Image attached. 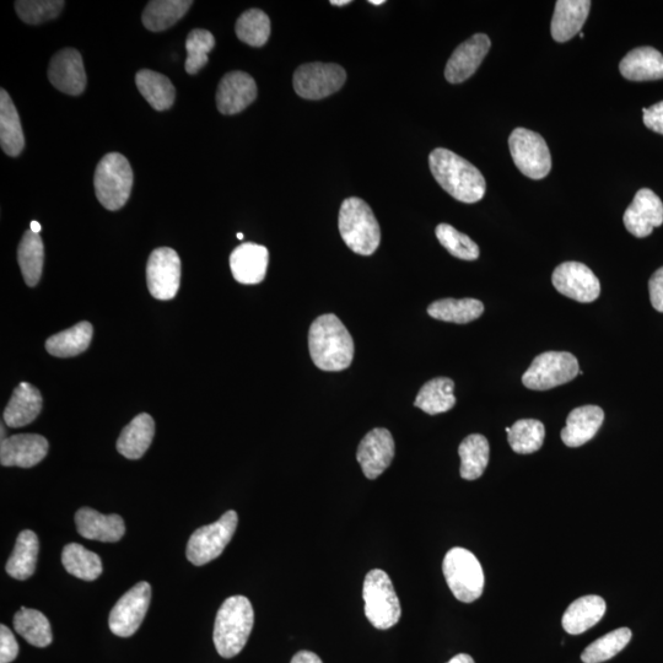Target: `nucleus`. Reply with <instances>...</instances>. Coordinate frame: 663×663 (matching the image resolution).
Returning a JSON list of instances; mask_svg holds the SVG:
<instances>
[{
    "instance_id": "obj_1",
    "label": "nucleus",
    "mask_w": 663,
    "mask_h": 663,
    "mask_svg": "<svg viewBox=\"0 0 663 663\" xmlns=\"http://www.w3.org/2000/svg\"><path fill=\"white\" fill-rule=\"evenodd\" d=\"M431 174L456 201L473 204L482 201L487 182L476 166L449 149L438 148L429 155Z\"/></svg>"
},
{
    "instance_id": "obj_2",
    "label": "nucleus",
    "mask_w": 663,
    "mask_h": 663,
    "mask_svg": "<svg viewBox=\"0 0 663 663\" xmlns=\"http://www.w3.org/2000/svg\"><path fill=\"white\" fill-rule=\"evenodd\" d=\"M312 361L323 371H343L354 358V342L347 327L336 315L317 317L309 331Z\"/></svg>"
},
{
    "instance_id": "obj_3",
    "label": "nucleus",
    "mask_w": 663,
    "mask_h": 663,
    "mask_svg": "<svg viewBox=\"0 0 663 663\" xmlns=\"http://www.w3.org/2000/svg\"><path fill=\"white\" fill-rule=\"evenodd\" d=\"M255 623L249 598L229 597L221 605L214 624V645L224 659H233L244 650Z\"/></svg>"
},
{
    "instance_id": "obj_4",
    "label": "nucleus",
    "mask_w": 663,
    "mask_h": 663,
    "mask_svg": "<svg viewBox=\"0 0 663 663\" xmlns=\"http://www.w3.org/2000/svg\"><path fill=\"white\" fill-rule=\"evenodd\" d=\"M338 228L343 241L357 255L371 256L379 249V221L363 199L352 197L343 202L339 210Z\"/></svg>"
},
{
    "instance_id": "obj_5",
    "label": "nucleus",
    "mask_w": 663,
    "mask_h": 663,
    "mask_svg": "<svg viewBox=\"0 0 663 663\" xmlns=\"http://www.w3.org/2000/svg\"><path fill=\"white\" fill-rule=\"evenodd\" d=\"M133 170L126 156L110 153L96 167L94 186L101 206L116 212L126 206L133 187Z\"/></svg>"
},
{
    "instance_id": "obj_6",
    "label": "nucleus",
    "mask_w": 663,
    "mask_h": 663,
    "mask_svg": "<svg viewBox=\"0 0 663 663\" xmlns=\"http://www.w3.org/2000/svg\"><path fill=\"white\" fill-rule=\"evenodd\" d=\"M365 616L376 629L386 630L400 622L402 609L390 576L381 569L371 570L364 580Z\"/></svg>"
},
{
    "instance_id": "obj_7",
    "label": "nucleus",
    "mask_w": 663,
    "mask_h": 663,
    "mask_svg": "<svg viewBox=\"0 0 663 663\" xmlns=\"http://www.w3.org/2000/svg\"><path fill=\"white\" fill-rule=\"evenodd\" d=\"M442 571L458 601L472 603L483 595L484 573L476 555L465 548H452L445 555Z\"/></svg>"
},
{
    "instance_id": "obj_8",
    "label": "nucleus",
    "mask_w": 663,
    "mask_h": 663,
    "mask_svg": "<svg viewBox=\"0 0 663 663\" xmlns=\"http://www.w3.org/2000/svg\"><path fill=\"white\" fill-rule=\"evenodd\" d=\"M237 524L239 516L230 510L214 524L198 528L188 541L187 559L197 567L213 562L233 539Z\"/></svg>"
},
{
    "instance_id": "obj_9",
    "label": "nucleus",
    "mask_w": 663,
    "mask_h": 663,
    "mask_svg": "<svg viewBox=\"0 0 663 663\" xmlns=\"http://www.w3.org/2000/svg\"><path fill=\"white\" fill-rule=\"evenodd\" d=\"M580 373L579 361L567 352H547L533 360L522 384L533 391H547L568 384Z\"/></svg>"
},
{
    "instance_id": "obj_10",
    "label": "nucleus",
    "mask_w": 663,
    "mask_h": 663,
    "mask_svg": "<svg viewBox=\"0 0 663 663\" xmlns=\"http://www.w3.org/2000/svg\"><path fill=\"white\" fill-rule=\"evenodd\" d=\"M509 148L517 169L528 179L542 180L551 172V152L541 134L516 128L510 134Z\"/></svg>"
},
{
    "instance_id": "obj_11",
    "label": "nucleus",
    "mask_w": 663,
    "mask_h": 663,
    "mask_svg": "<svg viewBox=\"0 0 663 663\" xmlns=\"http://www.w3.org/2000/svg\"><path fill=\"white\" fill-rule=\"evenodd\" d=\"M347 72L336 63H306L295 70V93L306 100H322L346 84Z\"/></svg>"
},
{
    "instance_id": "obj_12",
    "label": "nucleus",
    "mask_w": 663,
    "mask_h": 663,
    "mask_svg": "<svg viewBox=\"0 0 663 663\" xmlns=\"http://www.w3.org/2000/svg\"><path fill=\"white\" fill-rule=\"evenodd\" d=\"M152 600V586L142 581L123 595L110 613L111 632L120 638H129L142 625Z\"/></svg>"
},
{
    "instance_id": "obj_13",
    "label": "nucleus",
    "mask_w": 663,
    "mask_h": 663,
    "mask_svg": "<svg viewBox=\"0 0 663 663\" xmlns=\"http://www.w3.org/2000/svg\"><path fill=\"white\" fill-rule=\"evenodd\" d=\"M181 283V260L177 252L167 247L156 249L147 264V284L150 294L158 300L174 299Z\"/></svg>"
},
{
    "instance_id": "obj_14",
    "label": "nucleus",
    "mask_w": 663,
    "mask_h": 663,
    "mask_svg": "<svg viewBox=\"0 0 663 663\" xmlns=\"http://www.w3.org/2000/svg\"><path fill=\"white\" fill-rule=\"evenodd\" d=\"M552 282L560 294L582 304L594 303L601 294L600 280L580 262H564L553 272Z\"/></svg>"
},
{
    "instance_id": "obj_15",
    "label": "nucleus",
    "mask_w": 663,
    "mask_h": 663,
    "mask_svg": "<svg viewBox=\"0 0 663 663\" xmlns=\"http://www.w3.org/2000/svg\"><path fill=\"white\" fill-rule=\"evenodd\" d=\"M395 440L387 429L369 431L360 441L357 460L365 477L376 479L391 466L395 457Z\"/></svg>"
},
{
    "instance_id": "obj_16",
    "label": "nucleus",
    "mask_w": 663,
    "mask_h": 663,
    "mask_svg": "<svg viewBox=\"0 0 663 663\" xmlns=\"http://www.w3.org/2000/svg\"><path fill=\"white\" fill-rule=\"evenodd\" d=\"M625 228L630 234L644 239L663 224V203L655 192L643 188L636 192L632 204L625 210Z\"/></svg>"
},
{
    "instance_id": "obj_17",
    "label": "nucleus",
    "mask_w": 663,
    "mask_h": 663,
    "mask_svg": "<svg viewBox=\"0 0 663 663\" xmlns=\"http://www.w3.org/2000/svg\"><path fill=\"white\" fill-rule=\"evenodd\" d=\"M492 47V41L485 34H476L461 43L452 53L445 68V78L451 84H461L470 79Z\"/></svg>"
},
{
    "instance_id": "obj_18",
    "label": "nucleus",
    "mask_w": 663,
    "mask_h": 663,
    "mask_svg": "<svg viewBox=\"0 0 663 663\" xmlns=\"http://www.w3.org/2000/svg\"><path fill=\"white\" fill-rule=\"evenodd\" d=\"M48 79L64 94L79 96L86 88V73L82 55L74 48H64L52 57Z\"/></svg>"
},
{
    "instance_id": "obj_19",
    "label": "nucleus",
    "mask_w": 663,
    "mask_h": 663,
    "mask_svg": "<svg viewBox=\"0 0 663 663\" xmlns=\"http://www.w3.org/2000/svg\"><path fill=\"white\" fill-rule=\"evenodd\" d=\"M257 97L255 79L245 72H230L220 80L217 106L223 115H237L249 107Z\"/></svg>"
},
{
    "instance_id": "obj_20",
    "label": "nucleus",
    "mask_w": 663,
    "mask_h": 663,
    "mask_svg": "<svg viewBox=\"0 0 663 663\" xmlns=\"http://www.w3.org/2000/svg\"><path fill=\"white\" fill-rule=\"evenodd\" d=\"M48 441L41 435L20 434L2 440L0 463L4 467L31 468L47 456Z\"/></svg>"
},
{
    "instance_id": "obj_21",
    "label": "nucleus",
    "mask_w": 663,
    "mask_h": 663,
    "mask_svg": "<svg viewBox=\"0 0 663 663\" xmlns=\"http://www.w3.org/2000/svg\"><path fill=\"white\" fill-rule=\"evenodd\" d=\"M269 252L262 245L246 242L231 252L230 268L236 282L255 285L266 278Z\"/></svg>"
},
{
    "instance_id": "obj_22",
    "label": "nucleus",
    "mask_w": 663,
    "mask_h": 663,
    "mask_svg": "<svg viewBox=\"0 0 663 663\" xmlns=\"http://www.w3.org/2000/svg\"><path fill=\"white\" fill-rule=\"evenodd\" d=\"M79 535L106 543L118 542L125 536L126 526L120 515H104L90 508H82L75 514Z\"/></svg>"
},
{
    "instance_id": "obj_23",
    "label": "nucleus",
    "mask_w": 663,
    "mask_h": 663,
    "mask_svg": "<svg viewBox=\"0 0 663 663\" xmlns=\"http://www.w3.org/2000/svg\"><path fill=\"white\" fill-rule=\"evenodd\" d=\"M591 4L590 0H558L551 25L553 40L564 43L580 34L589 18Z\"/></svg>"
},
{
    "instance_id": "obj_24",
    "label": "nucleus",
    "mask_w": 663,
    "mask_h": 663,
    "mask_svg": "<svg viewBox=\"0 0 663 663\" xmlns=\"http://www.w3.org/2000/svg\"><path fill=\"white\" fill-rule=\"evenodd\" d=\"M43 400L39 390L28 382H21L15 388L12 398L5 407L4 422L10 428H21L29 425L39 417Z\"/></svg>"
},
{
    "instance_id": "obj_25",
    "label": "nucleus",
    "mask_w": 663,
    "mask_h": 663,
    "mask_svg": "<svg viewBox=\"0 0 663 663\" xmlns=\"http://www.w3.org/2000/svg\"><path fill=\"white\" fill-rule=\"evenodd\" d=\"M605 420V413L597 406L575 408L568 415L567 427L562 430V440L569 447H580L595 438Z\"/></svg>"
},
{
    "instance_id": "obj_26",
    "label": "nucleus",
    "mask_w": 663,
    "mask_h": 663,
    "mask_svg": "<svg viewBox=\"0 0 663 663\" xmlns=\"http://www.w3.org/2000/svg\"><path fill=\"white\" fill-rule=\"evenodd\" d=\"M619 70L630 82H652L663 79V56L654 47H638L619 64Z\"/></svg>"
},
{
    "instance_id": "obj_27",
    "label": "nucleus",
    "mask_w": 663,
    "mask_h": 663,
    "mask_svg": "<svg viewBox=\"0 0 663 663\" xmlns=\"http://www.w3.org/2000/svg\"><path fill=\"white\" fill-rule=\"evenodd\" d=\"M606 602L600 596H584L571 603L563 616V628L571 635H580L595 627L606 613Z\"/></svg>"
},
{
    "instance_id": "obj_28",
    "label": "nucleus",
    "mask_w": 663,
    "mask_h": 663,
    "mask_svg": "<svg viewBox=\"0 0 663 663\" xmlns=\"http://www.w3.org/2000/svg\"><path fill=\"white\" fill-rule=\"evenodd\" d=\"M154 435V419L147 413L139 414L122 430L117 451L128 460H139L152 445Z\"/></svg>"
},
{
    "instance_id": "obj_29",
    "label": "nucleus",
    "mask_w": 663,
    "mask_h": 663,
    "mask_svg": "<svg viewBox=\"0 0 663 663\" xmlns=\"http://www.w3.org/2000/svg\"><path fill=\"white\" fill-rule=\"evenodd\" d=\"M0 145L9 156H19L25 148V137L18 110L9 94L0 90Z\"/></svg>"
},
{
    "instance_id": "obj_30",
    "label": "nucleus",
    "mask_w": 663,
    "mask_h": 663,
    "mask_svg": "<svg viewBox=\"0 0 663 663\" xmlns=\"http://www.w3.org/2000/svg\"><path fill=\"white\" fill-rule=\"evenodd\" d=\"M39 537L35 532L25 530L16 539L14 551L7 563V573L16 580H28L36 570L39 555Z\"/></svg>"
},
{
    "instance_id": "obj_31",
    "label": "nucleus",
    "mask_w": 663,
    "mask_h": 663,
    "mask_svg": "<svg viewBox=\"0 0 663 663\" xmlns=\"http://www.w3.org/2000/svg\"><path fill=\"white\" fill-rule=\"evenodd\" d=\"M454 390V381L447 377H436L420 388L414 406L430 415L449 412L456 404Z\"/></svg>"
},
{
    "instance_id": "obj_32",
    "label": "nucleus",
    "mask_w": 663,
    "mask_h": 663,
    "mask_svg": "<svg viewBox=\"0 0 663 663\" xmlns=\"http://www.w3.org/2000/svg\"><path fill=\"white\" fill-rule=\"evenodd\" d=\"M136 84L140 94L154 110L166 111L174 105L175 86L165 75L149 69L139 70L136 75Z\"/></svg>"
},
{
    "instance_id": "obj_33",
    "label": "nucleus",
    "mask_w": 663,
    "mask_h": 663,
    "mask_svg": "<svg viewBox=\"0 0 663 663\" xmlns=\"http://www.w3.org/2000/svg\"><path fill=\"white\" fill-rule=\"evenodd\" d=\"M93 326L80 322L69 330L59 332L47 339V352L57 358L77 357L89 348L93 339Z\"/></svg>"
},
{
    "instance_id": "obj_34",
    "label": "nucleus",
    "mask_w": 663,
    "mask_h": 663,
    "mask_svg": "<svg viewBox=\"0 0 663 663\" xmlns=\"http://www.w3.org/2000/svg\"><path fill=\"white\" fill-rule=\"evenodd\" d=\"M458 455L461 457V477L466 481H476L487 470L490 456L489 442L483 435L467 436L458 447Z\"/></svg>"
},
{
    "instance_id": "obj_35",
    "label": "nucleus",
    "mask_w": 663,
    "mask_h": 663,
    "mask_svg": "<svg viewBox=\"0 0 663 663\" xmlns=\"http://www.w3.org/2000/svg\"><path fill=\"white\" fill-rule=\"evenodd\" d=\"M192 5L191 0H153L144 9L143 25L153 32L170 29L186 15Z\"/></svg>"
},
{
    "instance_id": "obj_36",
    "label": "nucleus",
    "mask_w": 663,
    "mask_h": 663,
    "mask_svg": "<svg viewBox=\"0 0 663 663\" xmlns=\"http://www.w3.org/2000/svg\"><path fill=\"white\" fill-rule=\"evenodd\" d=\"M18 262L25 283L29 287H36L40 282L45 262V247L40 234L32 233L31 230L25 231L18 247Z\"/></svg>"
},
{
    "instance_id": "obj_37",
    "label": "nucleus",
    "mask_w": 663,
    "mask_h": 663,
    "mask_svg": "<svg viewBox=\"0 0 663 663\" xmlns=\"http://www.w3.org/2000/svg\"><path fill=\"white\" fill-rule=\"evenodd\" d=\"M15 632L36 648H46L53 640L51 624L45 614L21 607L14 616Z\"/></svg>"
},
{
    "instance_id": "obj_38",
    "label": "nucleus",
    "mask_w": 663,
    "mask_h": 663,
    "mask_svg": "<svg viewBox=\"0 0 663 663\" xmlns=\"http://www.w3.org/2000/svg\"><path fill=\"white\" fill-rule=\"evenodd\" d=\"M484 305L476 299H442L428 307V314L436 320L466 325L481 317Z\"/></svg>"
},
{
    "instance_id": "obj_39",
    "label": "nucleus",
    "mask_w": 663,
    "mask_h": 663,
    "mask_svg": "<svg viewBox=\"0 0 663 663\" xmlns=\"http://www.w3.org/2000/svg\"><path fill=\"white\" fill-rule=\"evenodd\" d=\"M64 569L75 578L94 581L102 574V562L94 552L88 551L78 543H70L62 552Z\"/></svg>"
},
{
    "instance_id": "obj_40",
    "label": "nucleus",
    "mask_w": 663,
    "mask_h": 663,
    "mask_svg": "<svg viewBox=\"0 0 663 663\" xmlns=\"http://www.w3.org/2000/svg\"><path fill=\"white\" fill-rule=\"evenodd\" d=\"M511 449L520 455L533 454L541 449L546 436L543 423L535 419H522L506 428Z\"/></svg>"
},
{
    "instance_id": "obj_41",
    "label": "nucleus",
    "mask_w": 663,
    "mask_h": 663,
    "mask_svg": "<svg viewBox=\"0 0 663 663\" xmlns=\"http://www.w3.org/2000/svg\"><path fill=\"white\" fill-rule=\"evenodd\" d=\"M235 31L239 40L246 45L262 47L271 36V20L261 9H250L237 19Z\"/></svg>"
},
{
    "instance_id": "obj_42",
    "label": "nucleus",
    "mask_w": 663,
    "mask_h": 663,
    "mask_svg": "<svg viewBox=\"0 0 663 663\" xmlns=\"http://www.w3.org/2000/svg\"><path fill=\"white\" fill-rule=\"evenodd\" d=\"M632 630L619 628L597 639L581 654L584 663H602L613 659L632 640Z\"/></svg>"
},
{
    "instance_id": "obj_43",
    "label": "nucleus",
    "mask_w": 663,
    "mask_h": 663,
    "mask_svg": "<svg viewBox=\"0 0 663 663\" xmlns=\"http://www.w3.org/2000/svg\"><path fill=\"white\" fill-rule=\"evenodd\" d=\"M214 47L215 39L212 32L203 29L192 30L186 40V72L194 75L206 67L208 64V55L213 51Z\"/></svg>"
},
{
    "instance_id": "obj_44",
    "label": "nucleus",
    "mask_w": 663,
    "mask_h": 663,
    "mask_svg": "<svg viewBox=\"0 0 663 663\" xmlns=\"http://www.w3.org/2000/svg\"><path fill=\"white\" fill-rule=\"evenodd\" d=\"M436 237L442 246L445 247L452 256L460 258L463 261H476L479 257V247L471 237L460 233L454 226L449 224H440L435 230Z\"/></svg>"
},
{
    "instance_id": "obj_45",
    "label": "nucleus",
    "mask_w": 663,
    "mask_h": 663,
    "mask_svg": "<svg viewBox=\"0 0 663 663\" xmlns=\"http://www.w3.org/2000/svg\"><path fill=\"white\" fill-rule=\"evenodd\" d=\"M66 3L62 0H19L15 10L19 18L29 25H40L58 18Z\"/></svg>"
},
{
    "instance_id": "obj_46",
    "label": "nucleus",
    "mask_w": 663,
    "mask_h": 663,
    "mask_svg": "<svg viewBox=\"0 0 663 663\" xmlns=\"http://www.w3.org/2000/svg\"><path fill=\"white\" fill-rule=\"evenodd\" d=\"M19 654L18 641L15 640L12 630L5 625L0 627V663L13 662Z\"/></svg>"
},
{
    "instance_id": "obj_47",
    "label": "nucleus",
    "mask_w": 663,
    "mask_h": 663,
    "mask_svg": "<svg viewBox=\"0 0 663 663\" xmlns=\"http://www.w3.org/2000/svg\"><path fill=\"white\" fill-rule=\"evenodd\" d=\"M649 291L652 306L655 310L663 312V267L652 274Z\"/></svg>"
},
{
    "instance_id": "obj_48",
    "label": "nucleus",
    "mask_w": 663,
    "mask_h": 663,
    "mask_svg": "<svg viewBox=\"0 0 663 663\" xmlns=\"http://www.w3.org/2000/svg\"><path fill=\"white\" fill-rule=\"evenodd\" d=\"M645 126L663 136V101L643 109Z\"/></svg>"
},
{
    "instance_id": "obj_49",
    "label": "nucleus",
    "mask_w": 663,
    "mask_h": 663,
    "mask_svg": "<svg viewBox=\"0 0 663 663\" xmlns=\"http://www.w3.org/2000/svg\"><path fill=\"white\" fill-rule=\"evenodd\" d=\"M290 663H323L320 657L311 651H300Z\"/></svg>"
},
{
    "instance_id": "obj_50",
    "label": "nucleus",
    "mask_w": 663,
    "mask_h": 663,
    "mask_svg": "<svg viewBox=\"0 0 663 663\" xmlns=\"http://www.w3.org/2000/svg\"><path fill=\"white\" fill-rule=\"evenodd\" d=\"M447 663H476V662H474V660L472 659V657L470 655L460 654V655L455 656L454 659H451Z\"/></svg>"
},
{
    "instance_id": "obj_51",
    "label": "nucleus",
    "mask_w": 663,
    "mask_h": 663,
    "mask_svg": "<svg viewBox=\"0 0 663 663\" xmlns=\"http://www.w3.org/2000/svg\"><path fill=\"white\" fill-rule=\"evenodd\" d=\"M350 0H332L331 4L334 5V7H344V5H349Z\"/></svg>"
},
{
    "instance_id": "obj_52",
    "label": "nucleus",
    "mask_w": 663,
    "mask_h": 663,
    "mask_svg": "<svg viewBox=\"0 0 663 663\" xmlns=\"http://www.w3.org/2000/svg\"><path fill=\"white\" fill-rule=\"evenodd\" d=\"M30 230L32 231V233L40 234L41 225L37 223V221H32Z\"/></svg>"
},
{
    "instance_id": "obj_53",
    "label": "nucleus",
    "mask_w": 663,
    "mask_h": 663,
    "mask_svg": "<svg viewBox=\"0 0 663 663\" xmlns=\"http://www.w3.org/2000/svg\"><path fill=\"white\" fill-rule=\"evenodd\" d=\"M369 3L375 5V7H379V5L385 4V0H370Z\"/></svg>"
},
{
    "instance_id": "obj_54",
    "label": "nucleus",
    "mask_w": 663,
    "mask_h": 663,
    "mask_svg": "<svg viewBox=\"0 0 663 663\" xmlns=\"http://www.w3.org/2000/svg\"><path fill=\"white\" fill-rule=\"evenodd\" d=\"M237 239L244 240V234H237Z\"/></svg>"
},
{
    "instance_id": "obj_55",
    "label": "nucleus",
    "mask_w": 663,
    "mask_h": 663,
    "mask_svg": "<svg viewBox=\"0 0 663 663\" xmlns=\"http://www.w3.org/2000/svg\"><path fill=\"white\" fill-rule=\"evenodd\" d=\"M579 35H580V39H584V37H585L584 32H580Z\"/></svg>"
}]
</instances>
